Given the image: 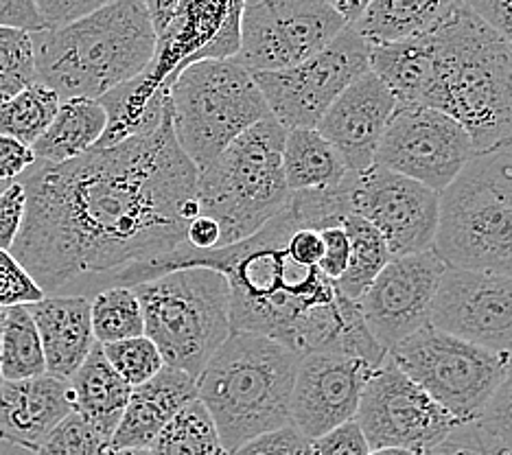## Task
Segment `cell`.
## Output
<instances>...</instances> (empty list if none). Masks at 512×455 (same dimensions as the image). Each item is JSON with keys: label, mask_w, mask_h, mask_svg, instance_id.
<instances>
[{"label": "cell", "mask_w": 512, "mask_h": 455, "mask_svg": "<svg viewBox=\"0 0 512 455\" xmlns=\"http://www.w3.org/2000/svg\"><path fill=\"white\" fill-rule=\"evenodd\" d=\"M197 175L167 105L154 132L62 165L36 162L22 180L27 213L9 252L44 294L169 254L200 215Z\"/></svg>", "instance_id": "1"}, {"label": "cell", "mask_w": 512, "mask_h": 455, "mask_svg": "<svg viewBox=\"0 0 512 455\" xmlns=\"http://www.w3.org/2000/svg\"><path fill=\"white\" fill-rule=\"evenodd\" d=\"M324 241L294 206L254 235L224 248L197 250L182 243L169 254L112 272L114 285L134 287L182 267H211L230 287L232 331L272 337L302 357L313 350H342L379 366L386 359L357 309L320 270Z\"/></svg>", "instance_id": "2"}, {"label": "cell", "mask_w": 512, "mask_h": 455, "mask_svg": "<svg viewBox=\"0 0 512 455\" xmlns=\"http://www.w3.org/2000/svg\"><path fill=\"white\" fill-rule=\"evenodd\" d=\"M423 35L432 75L418 105L456 119L477 151L512 140V44L464 0Z\"/></svg>", "instance_id": "3"}, {"label": "cell", "mask_w": 512, "mask_h": 455, "mask_svg": "<svg viewBox=\"0 0 512 455\" xmlns=\"http://www.w3.org/2000/svg\"><path fill=\"white\" fill-rule=\"evenodd\" d=\"M38 81L62 101L99 99L138 77L156 55L141 0H116L64 27L33 33Z\"/></svg>", "instance_id": "4"}, {"label": "cell", "mask_w": 512, "mask_h": 455, "mask_svg": "<svg viewBox=\"0 0 512 455\" xmlns=\"http://www.w3.org/2000/svg\"><path fill=\"white\" fill-rule=\"evenodd\" d=\"M300 355L272 337L232 331L197 377V399L226 451L289 425Z\"/></svg>", "instance_id": "5"}, {"label": "cell", "mask_w": 512, "mask_h": 455, "mask_svg": "<svg viewBox=\"0 0 512 455\" xmlns=\"http://www.w3.org/2000/svg\"><path fill=\"white\" fill-rule=\"evenodd\" d=\"M434 252L456 270L512 276V140L477 151L440 193Z\"/></svg>", "instance_id": "6"}, {"label": "cell", "mask_w": 512, "mask_h": 455, "mask_svg": "<svg viewBox=\"0 0 512 455\" xmlns=\"http://www.w3.org/2000/svg\"><path fill=\"white\" fill-rule=\"evenodd\" d=\"M285 134L274 119L259 121L197 175L200 213L221 232L217 248L254 235L285 208L292 195L283 173Z\"/></svg>", "instance_id": "7"}, {"label": "cell", "mask_w": 512, "mask_h": 455, "mask_svg": "<svg viewBox=\"0 0 512 455\" xmlns=\"http://www.w3.org/2000/svg\"><path fill=\"white\" fill-rule=\"evenodd\" d=\"M145 335L165 364L197 379L232 333L230 287L211 267H182L134 285Z\"/></svg>", "instance_id": "8"}, {"label": "cell", "mask_w": 512, "mask_h": 455, "mask_svg": "<svg viewBox=\"0 0 512 455\" xmlns=\"http://www.w3.org/2000/svg\"><path fill=\"white\" fill-rule=\"evenodd\" d=\"M169 108L173 134L197 171L211 165L252 125L272 119L252 73L235 57L182 68L169 86Z\"/></svg>", "instance_id": "9"}, {"label": "cell", "mask_w": 512, "mask_h": 455, "mask_svg": "<svg viewBox=\"0 0 512 455\" xmlns=\"http://www.w3.org/2000/svg\"><path fill=\"white\" fill-rule=\"evenodd\" d=\"M388 355L460 425L480 420L512 361L432 324L405 337Z\"/></svg>", "instance_id": "10"}, {"label": "cell", "mask_w": 512, "mask_h": 455, "mask_svg": "<svg viewBox=\"0 0 512 455\" xmlns=\"http://www.w3.org/2000/svg\"><path fill=\"white\" fill-rule=\"evenodd\" d=\"M366 70H370L368 42L353 27H346L309 60L252 77L276 123L285 130H316L337 97Z\"/></svg>", "instance_id": "11"}, {"label": "cell", "mask_w": 512, "mask_h": 455, "mask_svg": "<svg viewBox=\"0 0 512 455\" xmlns=\"http://www.w3.org/2000/svg\"><path fill=\"white\" fill-rule=\"evenodd\" d=\"M355 420L370 449L401 447L416 455L434 449L460 427L458 420L407 377L390 355L366 381Z\"/></svg>", "instance_id": "12"}, {"label": "cell", "mask_w": 512, "mask_h": 455, "mask_svg": "<svg viewBox=\"0 0 512 455\" xmlns=\"http://www.w3.org/2000/svg\"><path fill=\"white\" fill-rule=\"evenodd\" d=\"M346 27L324 0H256L243 9L235 60L252 75L292 68Z\"/></svg>", "instance_id": "13"}, {"label": "cell", "mask_w": 512, "mask_h": 455, "mask_svg": "<svg viewBox=\"0 0 512 455\" xmlns=\"http://www.w3.org/2000/svg\"><path fill=\"white\" fill-rule=\"evenodd\" d=\"M475 154L471 136L449 114L425 105H397L375 165L442 193Z\"/></svg>", "instance_id": "14"}, {"label": "cell", "mask_w": 512, "mask_h": 455, "mask_svg": "<svg viewBox=\"0 0 512 455\" xmlns=\"http://www.w3.org/2000/svg\"><path fill=\"white\" fill-rule=\"evenodd\" d=\"M348 202L355 215L379 230L392 259L434 250L440 217L438 191L386 167L372 165L351 175Z\"/></svg>", "instance_id": "15"}, {"label": "cell", "mask_w": 512, "mask_h": 455, "mask_svg": "<svg viewBox=\"0 0 512 455\" xmlns=\"http://www.w3.org/2000/svg\"><path fill=\"white\" fill-rule=\"evenodd\" d=\"M447 265L434 250L394 256L357 300L370 335L386 350L429 324Z\"/></svg>", "instance_id": "16"}, {"label": "cell", "mask_w": 512, "mask_h": 455, "mask_svg": "<svg viewBox=\"0 0 512 455\" xmlns=\"http://www.w3.org/2000/svg\"><path fill=\"white\" fill-rule=\"evenodd\" d=\"M429 324L512 357V276L447 267Z\"/></svg>", "instance_id": "17"}, {"label": "cell", "mask_w": 512, "mask_h": 455, "mask_svg": "<svg viewBox=\"0 0 512 455\" xmlns=\"http://www.w3.org/2000/svg\"><path fill=\"white\" fill-rule=\"evenodd\" d=\"M377 366L342 350H313L300 357L292 392V423L316 440L357 414L362 392Z\"/></svg>", "instance_id": "18"}, {"label": "cell", "mask_w": 512, "mask_h": 455, "mask_svg": "<svg viewBox=\"0 0 512 455\" xmlns=\"http://www.w3.org/2000/svg\"><path fill=\"white\" fill-rule=\"evenodd\" d=\"M243 9L246 0H180V14L158 38L147 70L171 86L180 70L193 62L235 57Z\"/></svg>", "instance_id": "19"}, {"label": "cell", "mask_w": 512, "mask_h": 455, "mask_svg": "<svg viewBox=\"0 0 512 455\" xmlns=\"http://www.w3.org/2000/svg\"><path fill=\"white\" fill-rule=\"evenodd\" d=\"M397 105L388 86L366 70L337 97L316 130L340 151L348 169L362 173L375 165L381 136Z\"/></svg>", "instance_id": "20"}, {"label": "cell", "mask_w": 512, "mask_h": 455, "mask_svg": "<svg viewBox=\"0 0 512 455\" xmlns=\"http://www.w3.org/2000/svg\"><path fill=\"white\" fill-rule=\"evenodd\" d=\"M73 412L68 381L40 375L0 383V440L38 451L51 429Z\"/></svg>", "instance_id": "21"}, {"label": "cell", "mask_w": 512, "mask_h": 455, "mask_svg": "<svg viewBox=\"0 0 512 455\" xmlns=\"http://www.w3.org/2000/svg\"><path fill=\"white\" fill-rule=\"evenodd\" d=\"M27 309L38 326L46 375L68 381L97 344L90 320V298L44 296Z\"/></svg>", "instance_id": "22"}, {"label": "cell", "mask_w": 512, "mask_h": 455, "mask_svg": "<svg viewBox=\"0 0 512 455\" xmlns=\"http://www.w3.org/2000/svg\"><path fill=\"white\" fill-rule=\"evenodd\" d=\"M195 399L197 379L165 364L156 377L132 388L130 401H127L108 451L127 447L149 449L169 420Z\"/></svg>", "instance_id": "23"}, {"label": "cell", "mask_w": 512, "mask_h": 455, "mask_svg": "<svg viewBox=\"0 0 512 455\" xmlns=\"http://www.w3.org/2000/svg\"><path fill=\"white\" fill-rule=\"evenodd\" d=\"M68 390H71L73 412L88 420L110 442L130 401L132 385L112 368L99 342L68 379Z\"/></svg>", "instance_id": "24"}, {"label": "cell", "mask_w": 512, "mask_h": 455, "mask_svg": "<svg viewBox=\"0 0 512 455\" xmlns=\"http://www.w3.org/2000/svg\"><path fill=\"white\" fill-rule=\"evenodd\" d=\"M97 101L108 114V125L95 149L112 147L156 130L169 105V84H162L145 68L141 75L112 88Z\"/></svg>", "instance_id": "25"}, {"label": "cell", "mask_w": 512, "mask_h": 455, "mask_svg": "<svg viewBox=\"0 0 512 455\" xmlns=\"http://www.w3.org/2000/svg\"><path fill=\"white\" fill-rule=\"evenodd\" d=\"M108 125V114L97 99L75 97L60 103L55 119L33 143L36 162L62 165L95 149Z\"/></svg>", "instance_id": "26"}, {"label": "cell", "mask_w": 512, "mask_h": 455, "mask_svg": "<svg viewBox=\"0 0 512 455\" xmlns=\"http://www.w3.org/2000/svg\"><path fill=\"white\" fill-rule=\"evenodd\" d=\"M283 173L289 193L333 191L353 171L342 154L318 130H287Z\"/></svg>", "instance_id": "27"}, {"label": "cell", "mask_w": 512, "mask_h": 455, "mask_svg": "<svg viewBox=\"0 0 512 455\" xmlns=\"http://www.w3.org/2000/svg\"><path fill=\"white\" fill-rule=\"evenodd\" d=\"M462 0H372L351 25L368 44L410 40L434 29Z\"/></svg>", "instance_id": "28"}, {"label": "cell", "mask_w": 512, "mask_h": 455, "mask_svg": "<svg viewBox=\"0 0 512 455\" xmlns=\"http://www.w3.org/2000/svg\"><path fill=\"white\" fill-rule=\"evenodd\" d=\"M342 226L348 235V243H351V254H348L344 274L335 280V287L344 298L357 302L372 280L390 263L392 254L379 230L368 224L364 217L355 213L346 215Z\"/></svg>", "instance_id": "29"}, {"label": "cell", "mask_w": 512, "mask_h": 455, "mask_svg": "<svg viewBox=\"0 0 512 455\" xmlns=\"http://www.w3.org/2000/svg\"><path fill=\"white\" fill-rule=\"evenodd\" d=\"M0 370L5 381H25L46 375L38 326L27 305L3 309L0 320Z\"/></svg>", "instance_id": "30"}, {"label": "cell", "mask_w": 512, "mask_h": 455, "mask_svg": "<svg viewBox=\"0 0 512 455\" xmlns=\"http://www.w3.org/2000/svg\"><path fill=\"white\" fill-rule=\"evenodd\" d=\"M151 455H228L211 414L200 399L173 416L149 445Z\"/></svg>", "instance_id": "31"}, {"label": "cell", "mask_w": 512, "mask_h": 455, "mask_svg": "<svg viewBox=\"0 0 512 455\" xmlns=\"http://www.w3.org/2000/svg\"><path fill=\"white\" fill-rule=\"evenodd\" d=\"M62 99L42 81L0 103V134L33 145L55 119Z\"/></svg>", "instance_id": "32"}, {"label": "cell", "mask_w": 512, "mask_h": 455, "mask_svg": "<svg viewBox=\"0 0 512 455\" xmlns=\"http://www.w3.org/2000/svg\"><path fill=\"white\" fill-rule=\"evenodd\" d=\"M92 333L99 344H112L145 335L141 300L132 287L112 285L90 300Z\"/></svg>", "instance_id": "33"}, {"label": "cell", "mask_w": 512, "mask_h": 455, "mask_svg": "<svg viewBox=\"0 0 512 455\" xmlns=\"http://www.w3.org/2000/svg\"><path fill=\"white\" fill-rule=\"evenodd\" d=\"M36 53L33 33L14 27H0V103L16 97L36 84Z\"/></svg>", "instance_id": "34"}, {"label": "cell", "mask_w": 512, "mask_h": 455, "mask_svg": "<svg viewBox=\"0 0 512 455\" xmlns=\"http://www.w3.org/2000/svg\"><path fill=\"white\" fill-rule=\"evenodd\" d=\"M101 348L112 368L119 372L132 388L143 385L151 377H156L162 366H165V359H162L160 350L147 335L130 337V340L112 344H101Z\"/></svg>", "instance_id": "35"}, {"label": "cell", "mask_w": 512, "mask_h": 455, "mask_svg": "<svg viewBox=\"0 0 512 455\" xmlns=\"http://www.w3.org/2000/svg\"><path fill=\"white\" fill-rule=\"evenodd\" d=\"M110 442L77 412L60 420L42 440L36 455H106Z\"/></svg>", "instance_id": "36"}, {"label": "cell", "mask_w": 512, "mask_h": 455, "mask_svg": "<svg viewBox=\"0 0 512 455\" xmlns=\"http://www.w3.org/2000/svg\"><path fill=\"white\" fill-rule=\"evenodd\" d=\"M477 427L499 455H512V361L502 385L477 420Z\"/></svg>", "instance_id": "37"}, {"label": "cell", "mask_w": 512, "mask_h": 455, "mask_svg": "<svg viewBox=\"0 0 512 455\" xmlns=\"http://www.w3.org/2000/svg\"><path fill=\"white\" fill-rule=\"evenodd\" d=\"M46 294L36 285V280L22 267L14 254L0 250V309L31 305Z\"/></svg>", "instance_id": "38"}, {"label": "cell", "mask_w": 512, "mask_h": 455, "mask_svg": "<svg viewBox=\"0 0 512 455\" xmlns=\"http://www.w3.org/2000/svg\"><path fill=\"white\" fill-rule=\"evenodd\" d=\"M228 455H311V440L289 423L243 442Z\"/></svg>", "instance_id": "39"}, {"label": "cell", "mask_w": 512, "mask_h": 455, "mask_svg": "<svg viewBox=\"0 0 512 455\" xmlns=\"http://www.w3.org/2000/svg\"><path fill=\"white\" fill-rule=\"evenodd\" d=\"M370 447L357 420L335 427L320 438L311 440V455H368Z\"/></svg>", "instance_id": "40"}, {"label": "cell", "mask_w": 512, "mask_h": 455, "mask_svg": "<svg viewBox=\"0 0 512 455\" xmlns=\"http://www.w3.org/2000/svg\"><path fill=\"white\" fill-rule=\"evenodd\" d=\"M27 213V193L22 182H11L0 193V250H11Z\"/></svg>", "instance_id": "41"}, {"label": "cell", "mask_w": 512, "mask_h": 455, "mask_svg": "<svg viewBox=\"0 0 512 455\" xmlns=\"http://www.w3.org/2000/svg\"><path fill=\"white\" fill-rule=\"evenodd\" d=\"M33 3L38 7L44 27L55 29L84 18L110 3H116V0H33Z\"/></svg>", "instance_id": "42"}, {"label": "cell", "mask_w": 512, "mask_h": 455, "mask_svg": "<svg viewBox=\"0 0 512 455\" xmlns=\"http://www.w3.org/2000/svg\"><path fill=\"white\" fill-rule=\"evenodd\" d=\"M423 455H499L497 449L486 440L477 423L460 425L456 431Z\"/></svg>", "instance_id": "43"}, {"label": "cell", "mask_w": 512, "mask_h": 455, "mask_svg": "<svg viewBox=\"0 0 512 455\" xmlns=\"http://www.w3.org/2000/svg\"><path fill=\"white\" fill-rule=\"evenodd\" d=\"M320 235L324 241V254L320 261L322 274L331 278L333 283L340 278L348 265V254H351V243H348V235L342 224L320 228Z\"/></svg>", "instance_id": "44"}, {"label": "cell", "mask_w": 512, "mask_h": 455, "mask_svg": "<svg viewBox=\"0 0 512 455\" xmlns=\"http://www.w3.org/2000/svg\"><path fill=\"white\" fill-rule=\"evenodd\" d=\"M33 165H36V154L31 145L0 134V180L16 182Z\"/></svg>", "instance_id": "45"}, {"label": "cell", "mask_w": 512, "mask_h": 455, "mask_svg": "<svg viewBox=\"0 0 512 455\" xmlns=\"http://www.w3.org/2000/svg\"><path fill=\"white\" fill-rule=\"evenodd\" d=\"M0 27L25 29L29 33L46 29L33 0H0Z\"/></svg>", "instance_id": "46"}, {"label": "cell", "mask_w": 512, "mask_h": 455, "mask_svg": "<svg viewBox=\"0 0 512 455\" xmlns=\"http://www.w3.org/2000/svg\"><path fill=\"white\" fill-rule=\"evenodd\" d=\"M464 3L512 44V0H464Z\"/></svg>", "instance_id": "47"}, {"label": "cell", "mask_w": 512, "mask_h": 455, "mask_svg": "<svg viewBox=\"0 0 512 455\" xmlns=\"http://www.w3.org/2000/svg\"><path fill=\"white\" fill-rule=\"evenodd\" d=\"M141 3L147 11L151 27H154L158 42V38H162L173 27V22H176L180 14V0H141Z\"/></svg>", "instance_id": "48"}, {"label": "cell", "mask_w": 512, "mask_h": 455, "mask_svg": "<svg viewBox=\"0 0 512 455\" xmlns=\"http://www.w3.org/2000/svg\"><path fill=\"white\" fill-rule=\"evenodd\" d=\"M219 237H221V232H219L217 221L202 215V213L191 221L189 228H186V243L197 250L217 248Z\"/></svg>", "instance_id": "49"}, {"label": "cell", "mask_w": 512, "mask_h": 455, "mask_svg": "<svg viewBox=\"0 0 512 455\" xmlns=\"http://www.w3.org/2000/svg\"><path fill=\"white\" fill-rule=\"evenodd\" d=\"M324 3H327L348 27H351L364 16V11L368 9L372 0H324Z\"/></svg>", "instance_id": "50"}, {"label": "cell", "mask_w": 512, "mask_h": 455, "mask_svg": "<svg viewBox=\"0 0 512 455\" xmlns=\"http://www.w3.org/2000/svg\"><path fill=\"white\" fill-rule=\"evenodd\" d=\"M368 455H416V453L401 447H383V449H370Z\"/></svg>", "instance_id": "51"}, {"label": "cell", "mask_w": 512, "mask_h": 455, "mask_svg": "<svg viewBox=\"0 0 512 455\" xmlns=\"http://www.w3.org/2000/svg\"><path fill=\"white\" fill-rule=\"evenodd\" d=\"M106 455H151V451L145 449V447H127V449L108 451Z\"/></svg>", "instance_id": "52"}, {"label": "cell", "mask_w": 512, "mask_h": 455, "mask_svg": "<svg viewBox=\"0 0 512 455\" xmlns=\"http://www.w3.org/2000/svg\"><path fill=\"white\" fill-rule=\"evenodd\" d=\"M11 182H5V180H0V193H3L5 189H7V186H9Z\"/></svg>", "instance_id": "53"}, {"label": "cell", "mask_w": 512, "mask_h": 455, "mask_svg": "<svg viewBox=\"0 0 512 455\" xmlns=\"http://www.w3.org/2000/svg\"><path fill=\"white\" fill-rule=\"evenodd\" d=\"M5 379H3V370H0V383H3Z\"/></svg>", "instance_id": "54"}]
</instances>
